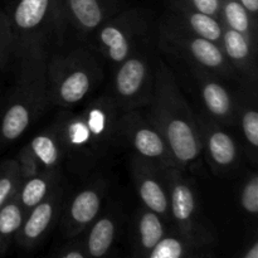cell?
<instances>
[{"label":"cell","instance_id":"6da1fadb","mask_svg":"<svg viewBox=\"0 0 258 258\" xmlns=\"http://www.w3.org/2000/svg\"><path fill=\"white\" fill-rule=\"evenodd\" d=\"M121 111L110 92L92 96L81 110H62L52 125L63 150V166L86 179L120 148L118 118Z\"/></svg>","mask_w":258,"mask_h":258},{"label":"cell","instance_id":"7a4b0ae2","mask_svg":"<svg viewBox=\"0 0 258 258\" xmlns=\"http://www.w3.org/2000/svg\"><path fill=\"white\" fill-rule=\"evenodd\" d=\"M146 117L168 143L176 166L184 173L199 174L203 163L197 113L191 110L171 68L159 58L153 97Z\"/></svg>","mask_w":258,"mask_h":258},{"label":"cell","instance_id":"3957f363","mask_svg":"<svg viewBox=\"0 0 258 258\" xmlns=\"http://www.w3.org/2000/svg\"><path fill=\"white\" fill-rule=\"evenodd\" d=\"M103 80L102 58L87 42L63 44L47 59L48 106L77 108L95 96Z\"/></svg>","mask_w":258,"mask_h":258},{"label":"cell","instance_id":"277c9868","mask_svg":"<svg viewBox=\"0 0 258 258\" xmlns=\"http://www.w3.org/2000/svg\"><path fill=\"white\" fill-rule=\"evenodd\" d=\"M44 53H32L15 60L14 85L0 115V148L19 140L43 115L48 106L47 59Z\"/></svg>","mask_w":258,"mask_h":258},{"label":"cell","instance_id":"5b68a950","mask_svg":"<svg viewBox=\"0 0 258 258\" xmlns=\"http://www.w3.org/2000/svg\"><path fill=\"white\" fill-rule=\"evenodd\" d=\"M14 39L15 57L49 55L64 44L68 33L60 0H12L5 9Z\"/></svg>","mask_w":258,"mask_h":258},{"label":"cell","instance_id":"8992f818","mask_svg":"<svg viewBox=\"0 0 258 258\" xmlns=\"http://www.w3.org/2000/svg\"><path fill=\"white\" fill-rule=\"evenodd\" d=\"M158 37L154 35L113 67L108 88L121 112L145 110L153 97L158 70Z\"/></svg>","mask_w":258,"mask_h":258},{"label":"cell","instance_id":"52a82bcc","mask_svg":"<svg viewBox=\"0 0 258 258\" xmlns=\"http://www.w3.org/2000/svg\"><path fill=\"white\" fill-rule=\"evenodd\" d=\"M154 35H156V24L149 10L122 8L103 23L87 43L103 62L113 68Z\"/></svg>","mask_w":258,"mask_h":258},{"label":"cell","instance_id":"ba28073f","mask_svg":"<svg viewBox=\"0 0 258 258\" xmlns=\"http://www.w3.org/2000/svg\"><path fill=\"white\" fill-rule=\"evenodd\" d=\"M159 49L180 59L188 67L208 71L223 80L239 81L221 45L164 22L156 24Z\"/></svg>","mask_w":258,"mask_h":258},{"label":"cell","instance_id":"9c48e42d","mask_svg":"<svg viewBox=\"0 0 258 258\" xmlns=\"http://www.w3.org/2000/svg\"><path fill=\"white\" fill-rule=\"evenodd\" d=\"M170 203V224L183 236L204 246H212L214 237L202 213L198 193L188 174L178 166L166 169Z\"/></svg>","mask_w":258,"mask_h":258},{"label":"cell","instance_id":"30bf717a","mask_svg":"<svg viewBox=\"0 0 258 258\" xmlns=\"http://www.w3.org/2000/svg\"><path fill=\"white\" fill-rule=\"evenodd\" d=\"M118 139L120 145L130 149L131 154L153 161L164 169L176 166L168 143L143 110L121 112Z\"/></svg>","mask_w":258,"mask_h":258},{"label":"cell","instance_id":"8fae6325","mask_svg":"<svg viewBox=\"0 0 258 258\" xmlns=\"http://www.w3.org/2000/svg\"><path fill=\"white\" fill-rule=\"evenodd\" d=\"M85 184L64 199L59 217V227L64 238L82 234L102 211L110 190V180L100 171L85 179Z\"/></svg>","mask_w":258,"mask_h":258},{"label":"cell","instance_id":"7c38bea8","mask_svg":"<svg viewBox=\"0 0 258 258\" xmlns=\"http://www.w3.org/2000/svg\"><path fill=\"white\" fill-rule=\"evenodd\" d=\"M201 133L203 158L216 175H226L236 170L242 160L243 149L226 126L212 120L204 112L197 115Z\"/></svg>","mask_w":258,"mask_h":258},{"label":"cell","instance_id":"4fadbf2b","mask_svg":"<svg viewBox=\"0 0 258 258\" xmlns=\"http://www.w3.org/2000/svg\"><path fill=\"white\" fill-rule=\"evenodd\" d=\"M186 68L190 73L204 113L226 127L236 126L238 96L234 95L231 88L226 86V80L201 68L188 66Z\"/></svg>","mask_w":258,"mask_h":258},{"label":"cell","instance_id":"5bb4252c","mask_svg":"<svg viewBox=\"0 0 258 258\" xmlns=\"http://www.w3.org/2000/svg\"><path fill=\"white\" fill-rule=\"evenodd\" d=\"M131 180L140 203L163 217L170 224V203L166 169L131 154L128 160Z\"/></svg>","mask_w":258,"mask_h":258},{"label":"cell","instance_id":"9a60e30c","mask_svg":"<svg viewBox=\"0 0 258 258\" xmlns=\"http://www.w3.org/2000/svg\"><path fill=\"white\" fill-rule=\"evenodd\" d=\"M64 183H60L49 196L25 213L15 243L24 251L39 246L59 222L64 204Z\"/></svg>","mask_w":258,"mask_h":258},{"label":"cell","instance_id":"2e32d148","mask_svg":"<svg viewBox=\"0 0 258 258\" xmlns=\"http://www.w3.org/2000/svg\"><path fill=\"white\" fill-rule=\"evenodd\" d=\"M123 0H60L68 30L87 42L105 22L122 9Z\"/></svg>","mask_w":258,"mask_h":258},{"label":"cell","instance_id":"e0dca14e","mask_svg":"<svg viewBox=\"0 0 258 258\" xmlns=\"http://www.w3.org/2000/svg\"><path fill=\"white\" fill-rule=\"evenodd\" d=\"M22 179L39 170H62L63 150L54 126L50 123L20 149L17 158Z\"/></svg>","mask_w":258,"mask_h":258},{"label":"cell","instance_id":"ac0fdd59","mask_svg":"<svg viewBox=\"0 0 258 258\" xmlns=\"http://www.w3.org/2000/svg\"><path fill=\"white\" fill-rule=\"evenodd\" d=\"M125 216L118 204L112 203L102 208L95 221L82 233L88 257L98 258L110 254L120 238Z\"/></svg>","mask_w":258,"mask_h":258},{"label":"cell","instance_id":"d6986e66","mask_svg":"<svg viewBox=\"0 0 258 258\" xmlns=\"http://www.w3.org/2000/svg\"><path fill=\"white\" fill-rule=\"evenodd\" d=\"M221 48L236 71L239 82L244 86H256L258 77V43L224 25Z\"/></svg>","mask_w":258,"mask_h":258},{"label":"cell","instance_id":"ffe728a7","mask_svg":"<svg viewBox=\"0 0 258 258\" xmlns=\"http://www.w3.org/2000/svg\"><path fill=\"white\" fill-rule=\"evenodd\" d=\"M168 231V222L163 217L140 204L131 223V256L148 258Z\"/></svg>","mask_w":258,"mask_h":258},{"label":"cell","instance_id":"44dd1931","mask_svg":"<svg viewBox=\"0 0 258 258\" xmlns=\"http://www.w3.org/2000/svg\"><path fill=\"white\" fill-rule=\"evenodd\" d=\"M161 19L185 32L206 38L221 45L224 27L221 19L173 4H168V13L164 14Z\"/></svg>","mask_w":258,"mask_h":258},{"label":"cell","instance_id":"7402d4cb","mask_svg":"<svg viewBox=\"0 0 258 258\" xmlns=\"http://www.w3.org/2000/svg\"><path fill=\"white\" fill-rule=\"evenodd\" d=\"M62 181V170H39L28 178L22 179L15 197L27 213L47 198Z\"/></svg>","mask_w":258,"mask_h":258},{"label":"cell","instance_id":"603a6c76","mask_svg":"<svg viewBox=\"0 0 258 258\" xmlns=\"http://www.w3.org/2000/svg\"><path fill=\"white\" fill-rule=\"evenodd\" d=\"M241 128L243 139V151L252 163L257 160L258 149V112H257V92L256 88L252 92L247 91L238 95V111L237 123Z\"/></svg>","mask_w":258,"mask_h":258},{"label":"cell","instance_id":"cb8c5ba5","mask_svg":"<svg viewBox=\"0 0 258 258\" xmlns=\"http://www.w3.org/2000/svg\"><path fill=\"white\" fill-rule=\"evenodd\" d=\"M211 246H204L188 237L183 236L175 229L169 228L165 236L158 242L148 254V258H188L212 256Z\"/></svg>","mask_w":258,"mask_h":258},{"label":"cell","instance_id":"d4e9b609","mask_svg":"<svg viewBox=\"0 0 258 258\" xmlns=\"http://www.w3.org/2000/svg\"><path fill=\"white\" fill-rule=\"evenodd\" d=\"M222 23L258 43V23L252 19L239 0H221Z\"/></svg>","mask_w":258,"mask_h":258},{"label":"cell","instance_id":"484cf974","mask_svg":"<svg viewBox=\"0 0 258 258\" xmlns=\"http://www.w3.org/2000/svg\"><path fill=\"white\" fill-rule=\"evenodd\" d=\"M24 217L25 212L15 194L0 208V256L7 253L10 244L15 241Z\"/></svg>","mask_w":258,"mask_h":258},{"label":"cell","instance_id":"4316f807","mask_svg":"<svg viewBox=\"0 0 258 258\" xmlns=\"http://www.w3.org/2000/svg\"><path fill=\"white\" fill-rule=\"evenodd\" d=\"M22 181L17 159H8L0 163V208L14 197Z\"/></svg>","mask_w":258,"mask_h":258},{"label":"cell","instance_id":"83f0119b","mask_svg":"<svg viewBox=\"0 0 258 258\" xmlns=\"http://www.w3.org/2000/svg\"><path fill=\"white\" fill-rule=\"evenodd\" d=\"M15 47L9 18L5 9H0V71L14 62Z\"/></svg>","mask_w":258,"mask_h":258},{"label":"cell","instance_id":"f1b7e54d","mask_svg":"<svg viewBox=\"0 0 258 258\" xmlns=\"http://www.w3.org/2000/svg\"><path fill=\"white\" fill-rule=\"evenodd\" d=\"M239 203L247 216L256 217L258 213V175L256 171H252L247 175L241 193Z\"/></svg>","mask_w":258,"mask_h":258},{"label":"cell","instance_id":"f546056e","mask_svg":"<svg viewBox=\"0 0 258 258\" xmlns=\"http://www.w3.org/2000/svg\"><path fill=\"white\" fill-rule=\"evenodd\" d=\"M52 256L55 258H88L82 234L66 238V242L52 252Z\"/></svg>","mask_w":258,"mask_h":258},{"label":"cell","instance_id":"4dcf8cb0","mask_svg":"<svg viewBox=\"0 0 258 258\" xmlns=\"http://www.w3.org/2000/svg\"><path fill=\"white\" fill-rule=\"evenodd\" d=\"M169 4L188 8L222 20L221 0H169Z\"/></svg>","mask_w":258,"mask_h":258},{"label":"cell","instance_id":"1f68e13d","mask_svg":"<svg viewBox=\"0 0 258 258\" xmlns=\"http://www.w3.org/2000/svg\"><path fill=\"white\" fill-rule=\"evenodd\" d=\"M241 258H258V242L257 238H253L246 247L243 252L239 254Z\"/></svg>","mask_w":258,"mask_h":258},{"label":"cell","instance_id":"d6a6232c","mask_svg":"<svg viewBox=\"0 0 258 258\" xmlns=\"http://www.w3.org/2000/svg\"><path fill=\"white\" fill-rule=\"evenodd\" d=\"M241 4L243 5L244 9L248 12V14L251 15L252 19L254 22L258 23L257 20V14H258V0H239Z\"/></svg>","mask_w":258,"mask_h":258},{"label":"cell","instance_id":"836d02e7","mask_svg":"<svg viewBox=\"0 0 258 258\" xmlns=\"http://www.w3.org/2000/svg\"><path fill=\"white\" fill-rule=\"evenodd\" d=\"M0 90H2V83H0Z\"/></svg>","mask_w":258,"mask_h":258}]
</instances>
